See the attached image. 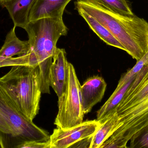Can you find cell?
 <instances>
[{
  "mask_svg": "<svg viewBox=\"0 0 148 148\" xmlns=\"http://www.w3.org/2000/svg\"><path fill=\"white\" fill-rule=\"evenodd\" d=\"M24 29L29 37L27 53L4 60L0 63V68L14 65L38 66L42 93L49 94V72L53 56L58 40L67 34L68 29L62 18L45 17L29 22Z\"/></svg>",
  "mask_w": 148,
  "mask_h": 148,
  "instance_id": "1",
  "label": "cell"
},
{
  "mask_svg": "<svg viewBox=\"0 0 148 148\" xmlns=\"http://www.w3.org/2000/svg\"><path fill=\"white\" fill-rule=\"evenodd\" d=\"M76 10L86 12L105 27L136 61L148 52V23L143 18L119 14L97 0H76Z\"/></svg>",
  "mask_w": 148,
  "mask_h": 148,
  "instance_id": "2",
  "label": "cell"
},
{
  "mask_svg": "<svg viewBox=\"0 0 148 148\" xmlns=\"http://www.w3.org/2000/svg\"><path fill=\"white\" fill-rule=\"evenodd\" d=\"M119 125L102 148H126L133 135L148 125V64L136 76L116 109Z\"/></svg>",
  "mask_w": 148,
  "mask_h": 148,
  "instance_id": "3",
  "label": "cell"
},
{
  "mask_svg": "<svg viewBox=\"0 0 148 148\" xmlns=\"http://www.w3.org/2000/svg\"><path fill=\"white\" fill-rule=\"evenodd\" d=\"M0 84L17 110L33 121L39 113L41 96L39 67L12 66L0 77Z\"/></svg>",
  "mask_w": 148,
  "mask_h": 148,
  "instance_id": "4",
  "label": "cell"
},
{
  "mask_svg": "<svg viewBox=\"0 0 148 148\" xmlns=\"http://www.w3.org/2000/svg\"><path fill=\"white\" fill-rule=\"evenodd\" d=\"M81 86L73 65L69 62L66 85L58 97V112L54 122L57 127L68 129L83 122Z\"/></svg>",
  "mask_w": 148,
  "mask_h": 148,
  "instance_id": "5",
  "label": "cell"
},
{
  "mask_svg": "<svg viewBox=\"0 0 148 148\" xmlns=\"http://www.w3.org/2000/svg\"><path fill=\"white\" fill-rule=\"evenodd\" d=\"M0 113L6 119L13 132V148L23 142L30 140L49 141L47 131L37 127L33 121L20 113L0 84Z\"/></svg>",
  "mask_w": 148,
  "mask_h": 148,
  "instance_id": "6",
  "label": "cell"
},
{
  "mask_svg": "<svg viewBox=\"0 0 148 148\" xmlns=\"http://www.w3.org/2000/svg\"><path fill=\"white\" fill-rule=\"evenodd\" d=\"M101 123L97 120H86L68 129L57 127L50 136V148H67L93 136Z\"/></svg>",
  "mask_w": 148,
  "mask_h": 148,
  "instance_id": "7",
  "label": "cell"
},
{
  "mask_svg": "<svg viewBox=\"0 0 148 148\" xmlns=\"http://www.w3.org/2000/svg\"><path fill=\"white\" fill-rule=\"evenodd\" d=\"M106 87V82L98 76L89 77L81 86L82 105L84 115L90 113L93 107L101 101Z\"/></svg>",
  "mask_w": 148,
  "mask_h": 148,
  "instance_id": "8",
  "label": "cell"
},
{
  "mask_svg": "<svg viewBox=\"0 0 148 148\" xmlns=\"http://www.w3.org/2000/svg\"><path fill=\"white\" fill-rule=\"evenodd\" d=\"M68 63L65 50L57 48L50 66L49 78V85L58 97L65 88Z\"/></svg>",
  "mask_w": 148,
  "mask_h": 148,
  "instance_id": "9",
  "label": "cell"
},
{
  "mask_svg": "<svg viewBox=\"0 0 148 148\" xmlns=\"http://www.w3.org/2000/svg\"><path fill=\"white\" fill-rule=\"evenodd\" d=\"M72 0H36L32 6L29 21L45 17L62 18L65 8Z\"/></svg>",
  "mask_w": 148,
  "mask_h": 148,
  "instance_id": "10",
  "label": "cell"
},
{
  "mask_svg": "<svg viewBox=\"0 0 148 148\" xmlns=\"http://www.w3.org/2000/svg\"><path fill=\"white\" fill-rule=\"evenodd\" d=\"M36 0H6L1 5L9 13L14 26L25 28L32 6Z\"/></svg>",
  "mask_w": 148,
  "mask_h": 148,
  "instance_id": "11",
  "label": "cell"
},
{
  "mask_svg": "<svg viewBox=\"0 0 148 148\" xmlns=\"http://www.w3.org/2000/svg\"><path fill=\"white\" fill-rule=\"evenodd\" d=\"M15 28L14 26L8 33L4 44L0 49V63L14 56L24 55L28 51V41L20 40L16 34Z\"/></svg>",
  "mask_w": 148,
  "mask_h": 148,
  "instance_id": "12",
  "label": "cell"
},
{
  "mask_svg": "<svg viewBox=\"0 0 148 148\" xmlns=\"http://www.w3.org/2000/svg\"><path fill=\"white\" fill-rule=\"evenodd\" d=\"M136 77V76H135ZM135 77L121 86H117L115 90L108 100L97 111V120L101 124L109 116L116 112V109L123 99L125 94Z\"/></svg>",
  "mask_w": 148,
  "mask_h": 148,
  "instance_id": "13",
  "label": "cell"
},
{
  "mask_svg": "<svg viewBox=\"0 0 148 148\" xmlns=\"http://www.w3.org/2000/svg\"><path fill=\"white\" fill-rule=\"evenodd\" d=\"M119 117L116 112L109 116L101 124L95 134L90 137L89 148H100L117 129Z\"/></svg>",
  "mask_w": 148,
  "mask_h": 148,
  "instance_id": "14",
  "label": "cell"
},
{
  "mask_svg": "<svg viewBox=\"0 0 148 148\" xmlns=\"http://www.w3.org/2000/svg\"><path fill=\"white\" fill-rule=\"evenodd\" d=\"M77 11L79 15L85 20L90 29L101 40L108 45L125 51V48L121 43L97 20L82 10H77Z\"/></svg>",
  "mask_w": 148,
  "mask_h": 148,
  "instance_id": "15",
  "label": "cell"
},
{
  "mask_svg": "<svg viewBox=\"0 0 148 148\" xmlns=\"http://www.w3.org/2000/svg\"><path fill=\"white\" fill-rule=\"evenodd\" d=\"M98 2L110 10L119 14L133 16L132 11L128 0H97Z\"/></svg>",
  "mask_w": 148,
  "mask_h": 148,
  "instance_id": "16",
  "label": "cell"
},
{
  "mask_svg": "<svg viewBox=\"0 0 148 148\" xmlns=\"http://www.w3.org/2000/svg\"><path fill=\"white\" fill-rule=\"evenodd\" d=\"M148 64V52L144 55L140 59L136 61V63L134 67L129 70L121 76L117 86H121L124 85L132 78L135 77Z\"/></svg>",
  "mask_w": 148,
  "mask_h": 148,
  "instance_id": "17",
  "label": "cell"
},
{
  "mask_svg": "<svg viewBox=\"0 0 148 148\" xmlns=\"http://www.w3.org/2000/svg\"><path fill=\"white\" fill-rule=\"evenodd\" d=\"M130 140L129 148H148V125L136 132Z\"/></svg>",
  "mask_w": 148,
  "mask_h": 148,
  "instance_id": "18",
  "label": "cell"
},
{
  "mask_svg": "<svg viewBox=\"0 0 148 148\" xmlns=\"http://www.w3.org/2000/svg\"><path fill=\"white\" fill-rule=\"evenodd\" d=\"M12 129L6 119L0 113V146L2 145L5 137L12 139Z\"/></svg>",
  "mask_w": 148,
  "mask_h": 148,
  "instance_id": "19",
  "label": "cell"
},
{
  "mask_svg": "<svg viewBox=\"0 0 148 148\" xmlns=\"http://www.w3.org/2000/svg\"><path fill=\"white\" fill-rule=\"evenodd\" d=\"M16 148H50V142L49 141H27L19 143Z\"/></svg>",
  "mask_w": 148,
  "mask_h": 148,
  "instance_id": "20",
  "label": "cell"
},
{
  "mask_svg": "<svg viewBox=\"0 0 148 148\" xmlns=\"http://www.w3.org/2000/svg\"><path fill=\"white\" fill-rule=\"evenodd\" d=\"M6 1V0H0V4L1 5V4L3 2L5 1Z\"/></svg>",
  "mask_w": 148,
  "mask_h": 148,
  "instance_id": "21",
  "label": "cell"
}]
</instances>
